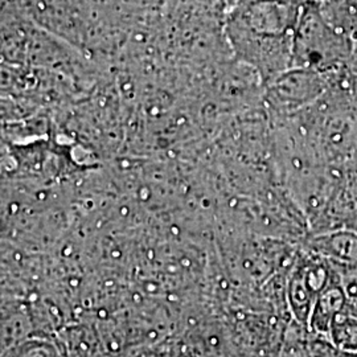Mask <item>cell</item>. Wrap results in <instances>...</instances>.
Segmentation results:
<instances>
[{
	"label": "cell",
	"instance_id": "6da1fadb",
	"mask_svg": "<svg viewBox=\"0 0 357 357\" xmlns=\"http://www.w3.org/2000/svg\"><path fill=\"white\" fill-rule=\"evenodd\" d=\"M293 40V68L314 69L326 76L347 69L354 53V41L324 22L318 0H305Z\"/></svg>",
	"mask_w": 357,
	"mask_h": 357
},
{
	"label": "cell",
	"instance_id": "7a4b0ae2",
	"mask_svg": "<svg viewBox=\"0 0 357 357\" xmlns=\"http://www.w3.org/2000/svg\"><path fill=\"white\" fill-rule=\"evenodd\" d=\"M225 38L236 61L250 66L264 88L294 66V35H264L224 23Z\"/></svg>",
	"mask_w": 357,
	"mask_h": 357
},
{
	"label": "cell",
	"instance_id": "3957f363",
	"mask_svg": "<svg viewBox=\"0 0 357 357\" xmlns=\"http://www.w3.org/2000/svg\"><path fill=\"white\" fill-rule=\"evenodd\" d=\"M305 0H238L225 22L264 35H294Z\"/></svg>",
	"mask_w": 357,
	"mask_h": 357
},
{
	"label": "cell",
	"instance_id": "277c9868",
	"mask_svg": "<svg viewBox=\"0 0 357 357\" xmlns=\"http://www.w3.org/2000/svg\"><path fill=\"white\" fill-rule=\"evenodd\" d=\"M330 89L328 76L306 68H291L264 88L268 103L289 113L312 106Z\"/></svg>",
	"mask_w": 357,
	"mask_h": 357
},
{
	"label": "cell",
	"instance_id": "5b68a950",
	"mask_svg": "<svg viewBox=\"0 0 357 357\" xmlns=\"http://www.w3.org/2000/svg\"><path fill=\"white\" fill-rule=\"evenodd\" d=\"M315 255L332 265L357 266V231L336 229L317 233L310 243Z\"/></svg>",
	"mask_w": 357,
	"mask_h": 357
},
{
	"label": "cell",
	"instance_id": "8992f818",
	"mask_svg": "<svg viewBox=\"0 0 357 357\" xmlns=\"http://www.w3.org/2000/svg\"><path fill=\"white\" fill-rule=\"evenodd\" d=\"M348 305V298L345 295L339 282L332 280L330 284L320 291L315 299L308 321V328L321 335L330 332L333 319L343 312Z\"/></svg>",
	"mask_w": 357,
	"mask_h": 357
},
{
	"label": "cell",
	"instance_id": "52a82bcc",
	"mask_svg": "<svg viewBox=\"0 0 357 357\" xmlns=\"http://www.w3.org/2000/svg\"><path fill=\"white\" fill-rule=\"evenodd\" d=\"M319 13L335 32L355 43L357 36V0H318Z\"/></svg>",
	"mask_w": 357,
	"mask_h": 357
},
{
	"label": "cell",
	"instance_id": "ba28073f",
	"mask_svg": "<svg viewBox=\"0 0 357 357\" xmlns=\"http://www.w3.org/2000/svg\"><path fill=\"white\" fill-rule=\"evenodd\" d=\"M318 293L312 289L311 283L307 280L306 270L302 265L294 273L293 280L290 282L289 298L294 317L302 324L308 327L311 311L315 303Z\"/></svg>",
	"mask_w": 357,
	"mask_h": 357
},
{
	"label": "cell",
	"instance_id": "9c48e42d",
	"mask_svg": "<svg viewBox=\"0 0 357 357\" xmlns=\"http://www.w3.org/2000/svg\"><path fill=\"white\" fill-rule=\"evenodd\" d=\"M328 337L337 349L357 354V314L345 308L332 321Z\"/></svg>",
	"mask_w": 357,
	"mask_h": 357
},
{
	"label": "cell",
	"instance_id": "30bf717a",
	"mask_svg": "<svg viewBox=\"0 0 357 357\" xmlns=\"http://www.w3.org/2000/svg\"><path fill=\"white\" fill-rule=\"evenodd\" d=\"M347 69L352 76H357V36L355 43H354V53H352V57L349 60V64H348Z\"/></svg>",
	"mask_w": 357,
	"mask_h": 357
}]
</instances>
